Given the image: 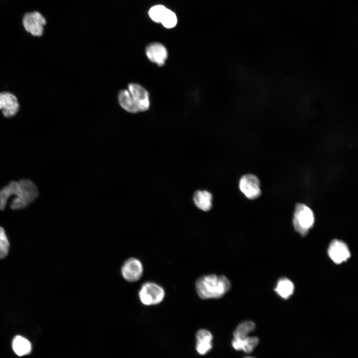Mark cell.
I'll return each mask as SVG.
<instances>
[{"label": "cell", "instance_id": "cell-12", "mask_svg": "<svg viewBox=\"0 0 358 358\" xmlns=\"http://www.w3.org/2000/svg\"><path fill=\"white\" fill-rule=\"evenodd\" d=\"M195 337V348L199 354L205 355L211 350L213 336L210 331L204 329H200L196 332Z\"/></svg>", "mask_w": 358, "mask_h": 358}, {"label": "cell", "instance_id": "cell-1", "mask_svg": "<svg viewBox=\"0 0 358 358\" xmlns=\"http://www.w3.org/2000/svg\"><path fill=\"white\" fill-rule=\"evenodd\" d=\"M38 195L36 185L28 179L12 181L0 190V209H5L8 199L13 196L10 208L20 209L33 202Z\"/></svg>", "mask_w": 358, "mask_h": 358}, {"label": "cell", "instance_id": "cell-3", "mask_svg": "<svg viewBox=\"0 0 358 358\" xmlns=\"http://www.w3.org/2000/svg\"><path fill=\"white\" fill-rule=\"evenodd\" d=\"M314 220V213L310 208L302 203L296 205L292 222L294 229L300 235H307L313 226Z\"/></svg>", "mask_w": 358, "mask_h": 358}, {"label": "cell", "instance_id": "cell-20", "mask_svg": "<svg viewBox=\"0 0 358 358\" xmlns=\"http://www.w3.org/2000/svg\"><path fill=\"white\" fill-rule=\"evenodd\" d=\"M9 243L4 230L0 226V259L4 258L8 253Z\"/></svg>", "mask_w": 358, "mask_h": 358}, {"label": "cell", "instance_id": "cell-7", "mask_svg": "<svg viewBox=\"0 0 358 358\" xmlns=\"http://www.w3.org/2000/svg\"><path fill=\"white\" fill-rule=\"evenodd\" d=\"M121 272L126 281L130 282H136L143 275V265L138 259L135 258H129L122 265Z\"/></svg>", "mask_w": 358, "mask_h": 358}, {"label": "cell", "instance_id": "cell-17", "mask_svg": "<svg viewBox=\"0 0 358 358\" xmlns=\"http://www.w3.org/2000/svg\"><path fill=\"white\" fill-rule=\"evenodd\" d=\"M274 290L281 297L287 299L292 294L294 285L288 278H282L278 281Z\"/></svg>", "mask_w": 358, "mask_h": 358}, {"label": "cell", "instance_id": "cell-6", "mask_svg": "<svg viewBox=\"0 0 358 358\" xmlns=\"http://www.w3.org/2000/svg\"><path fill=\"white\" fill-rule=\"evenodd\" d=\"M260 184V181L255 175L247 174L240 179L239 188L246 197L254 199L261 194Z\"/></svg>", "mask_w": 358, "mask_h": 358}, {"label": "cell", "instance_id": "cell-5", "mask_svg": "<svg viewBox=\"0 0 358 358\" xmlns=\"http://www.w3.org/2000/svg\"><path fill=\"white\" fill-rule=\"evenodd\" d=\"M22 24L25 30L34 36L43 35L46 20L42 14L38 11L27 12L24 15Z\"/></svg>", "mask_w": 358, "mask_h": 358}, {"label": "cell", "instance_id": "cell-9", "mask_svg": "<svg viewBox=\"0 0 358 358\" xmlns=\"http://www.w3.org/2000/svg\"><path fill=\"white\" fill-rule=\"evenodd\" d=\"M128 90L139 111H145L149 109V94L144 88L139 84L131 83L128 85Z\"/></svg>", "mask_w": 358, "mask_h": 358}, {"label": "cell", "instance_id": "cell-22", "mask_svg": "<svg viewBox=\"0 0 358 358\" xmlns=\"http://www.w3.org/2000/svg\"><path fill=\"white\" fill-rule=\"evenodd\" d=\"M245 358H254L248 357H245Z\"/></svg>", "mask_w": 358, "mask_h": 358}, {"label": "cell", "instance_id": "cell-14", "mask_svg": "<svg viewBox=\"0 0 358 358\" xmlns=\"http://www.w3.org/2000/svg\"><path fill=\"white\" fill-rule=\"evenodd\" d=\"M193 199L195 205L203 211H209L212 207V195L208 191L197 190L194 193Z\"/></svg>", "mask_w": 358, "mask_h": 358}, {"label": "cell", "instance_id": "cell-15", "mask_svg": "<svg viewBox=\"0 0 358 358\" xmlns=\"http://www.w3.org/2000/svg\"><path fill=\"white\" fill-rule=\"evenodd\" d=\"M118 100L120 105L126 111L134 113L139 111L128 90H121Z\"/></svg>", "mask_w": 358, "mask_h": 358}, {"label": "cell", "instance_id": "cell-18", "mask_svg": "<svg viewBox=\"0 0 358 358\" xmlns=\"http://www.w3.org/2000/svg\"><path fill=\"white\" fill-rule=\"evenodd\" d=\"M256 328L255 324L251 321H245L239 324L233 332L234 339L245 338L253 332Z\"/></svg>", "mask_w": 358, "mask_h": 358}, {"label": "cell", "instance_id": "cell-21", "mask_svg": "<svg viewBox=\"0 0 358 358\" xmlns=\"http://www.w3.org/2000/svg\"><path fill=\"white\" fill-rule=\"evenodd\" d=\"M160 22L165 27L167 28L175 27L177 23V18L176 14L167 8Z\"/></svg>", "mask_w": 358, "mask_h": 358}, {"label": "cell", "instance_id": "cell-19", "mask_svg": "<svg viewBox=\"0 0 358 358\" xmlns=\"http://www.w3.org/2000/svg\"><path fill=\"white\" fill-rule=\"evenodd\" d=\"M167 8L163 5H156L149 11L150 17L156 22H160Z\"/></svg>", "mask_w": 358, "mask_h": 358}, {"label": "cell", "instance_id": "cell-13", "mask_svg": "<svg viewBox=\"0 0 358 358\" xmlns=\"http://www.w3.org/2000/svg\"><path fill=\"white\" fill-rule=\"evenodd\" d=\"M259 342L258 337L249 336L241 339H233L232 346L237 351H243L246 353H250L258 345Z\"/></svg>", "mask_w": 358, "mask_h": 358}, {"label": "cell", "instance_id": "cell-4", "mask_svg": "<svg viewBox=\"0 0 358 358\" xmlns=\"http://www.w3.org/2000/svg\"><path fill=\"white\" fill-rule=\"evenodd\" d=\"M138 295L143 304L152 306L159 304L163 301L165 292L159 284L153 282H146L141 286Z\"/></svg>", "mask_w": 358, "mask_h": 358}, {"label": "cell", "instance_id": "cell-11", "mask_svg": "<svg viewBox=\"0 0 358 358\" xmlns=\"http://www.w3.org/2000/svg\"><path fill=\"white\" fill-rule=\"evenodd\" d=\"M146 54L150 61L159 66H163L168 58L166 48L162 44L157 42L151 43L147 46Z\"/></svg>", "mask_w": 358, "mask_h": 358}, {"label": "cell", "instance_id": "cell-8", "mask_svg": "<svg viewBox=\"0 0 358 358\" xmlns=\"http://www.w3.org/2000/svg\"><path fill=\"white\" fill-rule=\"evenodd\" d=\"M19 108V103L15 95L9 91L0 92V110L5 117L14 116Z\"/></svg>", "mask_w": 358, "mask_h": 358}, {"label": "cell", "instance_id": "cell-2", "mask_svg": "<svg viewBox=\"0 0 358 358\" xmlns=\"http://www.w3.org/2000/svg\"><path fill=\"white\" fill-rule=\"evenodd\" d=\"M198 296L202 299H219L231 289L229 279L224 275L210 274L199 277L195 284Z\"/></svg>", "mask_w": 358, "mask_h": 358}, {"label": "cell", "instance_id": "cell-16", "mask_svg": "<svg viewBox=\"0 0 358 358\" xmlns=\"http://www.w3.org/2000/svg\"><path fill=\"white\" fill-rule=\"evenodd\" d=\"M12 349L16 355L22 356L30 354L32 347L28 340L21 336H16L12 341Z\"/></svg>", "mask_w": 358, "mask_h": 358}, {"label": "cell", "instance_id": "cell-10", "mask_svg": "<svg viewBox=\"0 0 358 358\" xmlns=\"http://www.w3.org/2000/svg\"><path fill=\"white\" fill-rule=\"evenodd\" d=\"M328 254L330 259L337 264L346 262L351 255L346 244L339 240H334L331 242Z\"/></svg>", "mask_w": 358, "mask_h": 358}]
</instances>
